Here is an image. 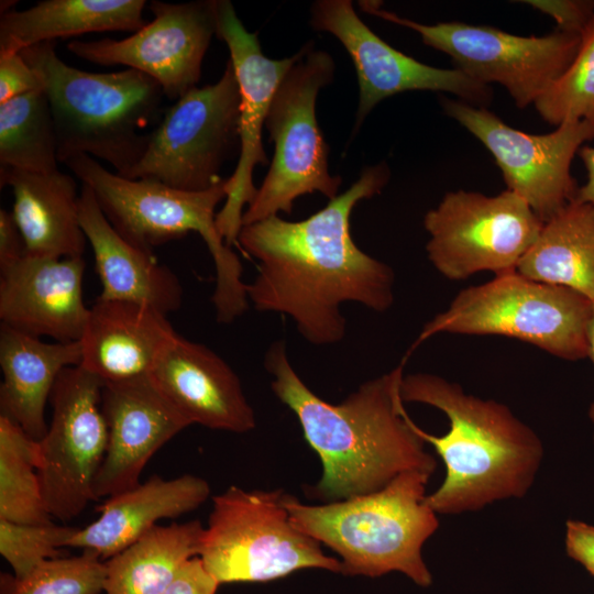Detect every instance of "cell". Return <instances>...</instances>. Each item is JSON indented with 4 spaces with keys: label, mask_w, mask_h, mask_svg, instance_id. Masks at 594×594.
I'll return each mask as SVG.
<instances>
[{
    "label": "cell",
    "mask_w": 594,
    "mask_h": 594,
    "mask_svg": "<svg viewBox=\"0 0 594 594\" xmlns=\"http://www.w3.org/2000/svg\"><path fill=\"white\" fill-rule=\"evenodd\" d=\"M84 257L24 254L0 270L1 323L55 342L81 340L89 316L84 301Z\"/></svg>",
    "instance_id": "d6986e66"
},
{
    "label": "cell",
    "mask_w": 594,
    "mask_h": 594,
    "mask_svg": "<svg viewBox=\"0 0 594 594\" xmlns=\"http://www.w3.org/2000/svg\"><path fill=\"white\" fill-rule=\"evenodd\" d=\"M217 0L151 1L154 19L122 40H74L67 50L102 66L123 65L153 78L176 101L197 87L201 65L217 31Z\"/></svg>",
    "instance_id": "9a60e30c"
},
{
    "label": "cell",
    "mask_w": 594,
    "mask_h": 594,
    "mask_svg": "<svg viewBox=\"0 0 594 594\" xmlns=\"http://www.w3.org/2000/svg\"><path fill=\"white\" fill-rule=\"evenodd\" d=\"M105 382L80 365L68 366L52 391V419L40 440L38 476L47 512L69 521L94 497V483L108 446L101 409Z\"/></svg>",
    "instance_id": "4fadbf2b"
},
{
    "label": "cell",
    "mask_w": 594,
    "mask_h": 594,
    "mask_svg": "<svg viewBox=\"0 0 594 594\" xmlns=\"http://www.w3.org/2000/svg\"><path fill=\"white\" fill-rule=\"evenodd\" d=\"M380 3L359 1L364 12L417 32L426 45L448 54L469 77L504 86L519 108L534 103L566 69L581 43V34L560 30L519 36L458 21L422 24L383 10Z\"/></svg>",
    "instance_id": "30bf717a"
},
{
    "label": "cell",
    "mask_w": 594,
    "mask_h": 594,
    "mask_svg": "<svg viewBox=\"0 0 594 594\" xmlns=\"http://www.w3.org/2000/svg\"><path fill=\"white\" fill-rule=\"evenodd\" d=\"M516 272L574 289L594 301V206L573 200L543 222Z\"/></svg>",
    "instance_id": "4316f807"
},
{
    "label": "cell",
    "mask_w": 594,
    "mask_h": 594,
    "mask_svg": "<svg viewBox=\"0 0 594 594\" xmlns=\"http://www.w3.org/2000/svg\"><path fill=\"white\" fill-rule=\"evenodd\" d=\"M310 12L311 26L337 37L353 62L359 84L354 131L377 103L406 91L451 92L482 108L492 101L488 85L455 67L422 64L387 44L359 18L350 0H318Z\"/></svg>",
    "instance_id": "2e32d148"
},
{
    "label": "cell",
    "mask_w": 594,
    "mask_h": 594,
    "mask_svg": "<svg viewBox=\"0 0 594 594\" xmlns=\"http://www.w3.org/2000/svg\"><path fill=\"white\" fill-rule=\"evenodd\" d=\"M25 254L23 238L11 212L0 209V270L10 266Z\"/></svg>",
    "instance_id": "74e56055"
},
{
    "label": "cell",
    "mask_w": 594,
    "mask_h": 594,
    "mask_svg": "<svg viewBox=\"0 0 594 594\" xmlns=\"http://www.w3.org/2000/svg\"><path fill=\"white\" fill-rule=\"evenodd\" d=\"M526 3L551 16L558 30L581 34L594 15V1L583 0H525Z\"/></svg>",
    "instance_id": "e575fe53"
},
{
    "label": "cell",
    "mask_w": 594,
    "mask_h": 594,
    "mask_svg": "<svg viewBox=\"0 0 594 594\" xmlns=\"http://www.w3.org/2000/svg\"><path fill=\"white\" fill-rule=\"evenodd\" d=\"M239 118V86L229 59L217 82L193 88L165 110L129 178L186 191L209 189L223 179L220 169L240 145Z\"/></svg>",
    "instance_id": "8fae6325"
},
{
    "label": "cell",
    "mask_w": 594,
    "mask_h": 594,
    "mask_svg": "<svg viewBox=\"0 0 594 594\" xmlns=\"http://www.w3.org/2000/svg\"><path fill=\"white\" fill-rule=\"evenodd\" d=\"M388 178L385 163L369 166L349 189L305 220L274 216L242 226L238 243L258 263L256 277L246 284L249 302L258 311L290 317L315 345L342 341L344 302L377 312L391 308L394 271L355 244L350 223L358 202L380 194Z\"/></svg>",
    "instance_id": "6da1fadb"
},
{
    "label": "cell",
    "mask_w": 594,
    "mask_h": 594,
    "mask_svg": "<svg viewBox=\"0 0 594 594\" xmlns=\"http://www.w3.org/2000/svg\"><path fill=\"white\" fill-rule=\"evenodd\" d=\"M144 0H44L0 16V53L43 42L107 31L136 32L146 21Z\"/></svg>",
    "instance_id": "484cf974"
},
{
    "label": "cell",
    "mask_w": 594,
    "mask_h": 594,
    "mask_svg": "<svg viewBox=\"0 0 594 594\" xmlns=\"http://www.w3.org/2000/svg\"><path fill=\"white\" fill-rule=\"evenodd\" d=\"M0 185L11 188V215L26 254L84 256L88 241L79 219L80 193L70 175L0 167Z\"/></svg>",
    "instance_id": "cb8c5ba5"
},
{
    "label": "cell",
    "mask_w": 594,
    "mask_h": 594,
    "mask_svg": "<svg viewBox=\"0 0 594 594\" xmlns=\"http://www.w3.org/2000/svg\"><path fill=\"white\" fill-rule=\"evenodd\" d=\"M80 341L45 342L1 323L0 415L19 425L35 440L47 431L45 406L61 372L80 365Z\"/></svg>",
    "instance_id": "d4e9b609"
},
{
    "label": "cell",
    "mask_w": 594,
    "mask_h": 594,
    "mask_svg": "<svg viewBox=\"0 0 594 594\" xmlns=\"http://www.w3.org/2000/svg\"><path fill=\"white\" fill-rule=\"evenodd\" d=\"M209 483L196 475L165 480L153 475L143 483L105 499L99 517L77 529L67 547L109 559L144 536L164 518H176L202 505Z\"/></svg>",
    "instance_id": "603a6c76"
},
{
    "label": "cell",
    "mask_w": 594,
    "mask_h": 594,
    "mask_svg": "<svg viewBox=\"0 0 594 594\" xmlns=\"http://www.w3.org/2000/svg\"><path fill=\"white\" fill-rule=\"evenodd\" d=\"M593 301L579 292L515 272L461 290L447 310L428 321L409 352L438 333L504 336L557 358L588 355Z\"/></svg>",
    "instance_id": "52a82bcc"
},
{
    "label": "cell",
    "mask_w": 594,
    "mask_h": 594,
    "mask_svg": "<svg viewBox=\"0 0 594 594\" xmlns=\"http://www.w3.org/2000/svg\"><path fill=\"white\" fill-rule=\"evenodd\" d=\"M106 562L95 552L44 561L24 578L1 573V594H100Z\"/></svg>",
    "instance_id": "1f68e13d"
},
{
    "label": "cell",
    "mask_w": 594,
    "mask_h": 594,
    "mask_svg": "<svg viewBox=\"0 0 594 594\" xmlns=\"http://www.w3.org/2000/svg\"><path fill=\"white\" fill-rule=\"evenodd\" d=\"M101 409L108 427V446L94 483L95 501L140 484L150 459L190 426L150 374L105 383Z\"/></svg>",
    "instance_id": "ac0fdd59"
},
{
    "label": "cell",
    "mask_w": 594,
    "mask_h": 594,
    "mask_svg": "<svg viewBox=\"0 0 594 594\" xmlns=\"http://www.w3.org/2000/svg\"><path fill=\"white\" fill-rule=\"evenodd\" d=\"M404 403L441 410L449 430L435 436L415 424L419 437L441 458L446 475L426 496L438 515L477 512L499 501L524 497L534 485L544 448L536 431L506 405L468 394L454 382L431 373L403 376Z\"/></svg>",
    "instance_id": "3957f363"
},
{
    "label": "cell",
    "mask_w": 594,
    "mask_h": 594,
    "mask_svg": "<svg viewBox=\"0 0 594 594\" xmlns=\"http://www.w3.org/2000/svg\"><path fill=\"white\" fill-rule=\"evenodd\" d=\"M199 520L156 525L106 562V594H162L180 568L199 556Z\"/></svg>",
    "instance_id": "83f0119b"
},
{
    "label": "cell",
    "mask_w": 594,
    "mask_h": 594,
    "mask_svg": "<svg viewBox=\"0 0 594 594\" xmlns=\"http://www.w3.org/2000/svg\"><path fill=\"white\" fill-rule=\"evenodd\" d=\"M284 496L231 485L212 498L198 557L219 584L268 582L310 568L341 573L340 560L293 524Z\"/></svg>",
    "instance_id": "ba28073f"
},
{
    "label": "cell",
    "mask_w": 594,
    "mask_h": 594,
    "mask_svg": "<svg viewBox=\"0 0 594 594\" xmlns=\"http://www.w3.org/2000/svg\"><path fill=\"white\" fill-rule=\"evenodd\" d=\"M431 474L404 472L377 492L320 505L285 493L293 524L340 557L341 573L381 576L399 572L421 587L432 584L422 548L439 519L426 503Z\"/></svg>",
    "instance_id": "5b68a950"
},
{
    "label": "cell",
    "mask_w": 594,
    "mask_h": 594,
    "mask_svg": "<svg viewBox=\"0 0 594 594\" xmlns=\"http://www.w3.org/2000/svg\"><path fill=\"white\" fill-rule=\"evenodd\" d=\"M566 554L594 578V526L569 519L565 524Z\"/></svg>",
    "instance_id": "8d00e7d4"
},
{
    "label": "cell",
    "mask_w": 594,
    "mask_h": 594,
    "mask_svg": "<svg viewBox=\"0 0 594 594\" xmlns=\"http://www.w3.org/2000/svg\"><path fill=\"white\" fill-rule=\"evenodd\" d=\"M64 164L88 186L114 230L134 246L154 248L197 232L216 267L212 304L217 321L233 322L249 308L242 264L221 237L216 209L227 198V178L201 191H186L154 179H130L108 170L88 155Z\"/></svg>",
    "instance_id": "8992f818"
},
{
    "label": "cell",
    "mask_w": 594,
    "mask_h": 594,
    "mask_svg": "<svg viewBox=\"0 0 594 594\" xmlns=\"http://www.w3.org/2000/svg\"><path fill=\"white\" fill-rule=\"evenodd\" d=\"M58 164L54 120L44 89L0 103V167L51 173Z\"/></svg>",
    "instance_id": "f1b7e54d"
},
{
    "label": "cell",
    "mask_w": 594,
    "mask_h": 594,
    "mask_svg": "<svg viewBox=\"0 0 594 594\" xmlns=\"http://www.w3.org/2000/svg\"><path fill=\"white\" fill-rule=\"evenodd\" d=\"M579 155L586 168V183L578 188L575 201L594 206V146L583 145Z\"/></svg>",
    "instance_id": "f35d334b"
},
{
    "label": "cell",
    "mask_w": 594,
    "mask_h": 594,
    "mask_svg": "<svg viewBox=\"0 0 594 594\" xmlns=\"http://www.w3.org/2000/svg\"><path fill=\"white\" fill-rule=\"evenodd\" d=\"M543 222L518 195L457 190L444 195L424 218L427 255L451 280L479 272H515L536 242Z\"/></svg>",
    "instance_id": "7c38bea8"
},
{
    "label": "cell",
    "mask_w": 594,
    "mask_h": 594,
    "mask_svg": "<svg viewBox=\"0 0 594 594\" xmlns=\"http://www.w3.org/2000/svg\"><path fill=\"white\" fill-rule=\"evenodd\" d=\"M40 441L0 415V519L43 525L52 521L38 468Z\"/></svg>",
    "instance_id": "f546056e"
},
{
    "label": "cell",
    "mask_w": 594,
    "mask_h": 594,
    "mask_svg": "<svg viewBox=\"0 0 594 594\" xmlns=\"http://www.w3.org/2000/svg\"><path fill=\"white\" fill-rule=\"evenodd\" d=\"M404 362L331 404L301 381L283 340L270 345L264 366L273 376L271 388L296 415L322 464L320 480L306 486L311 498L330 503L377 492L404 472L433 474L437 461L399 394Z\"/></svg>",
    "instance_id": "7a4b0ae2"
},
{
    "label": "cell",
    "mask_w": 594,
    "mask_h": 594,
    "mask_svg": "<svg viewBox=\"0 0 594 594\" xmlns=\"http://www.w3.org/2000/svg\"><path fill=\"white\" fill-rule=\"evenodd\" d=\"M43 89L42 77L21 53H0V103Z\"/></svg>",
    "instance_id": "836d02e7"
},
{
    "label": "cell",
    "mask_w": 594,
    "mask_h": 594,
    "mask_svg": "<svg viewBox=\"0 0 594 594\" xmlns=\"http://www.w3.org/2000/svg\"><path fill=\"white\" fill-rule=\"evenodd\" d=\"M334 62L308 43L304 55L288 70L272 100L265 121L275 144L270 169L242 216V226L279 212L292 213L296 199L320 193L338 196L342 179L328 167L329 146L319 129L316 102L334 75Z\"/></svg>",
    "instance_id": "9c48e42d"
},
{
    "label": "cell",
    "mask_w": 594,
    "mask_h": 594,
    "mask_svg": "<svg viewBox=\"0 0 594 594\" xmlns=\"http://www.w3.org/2000/svg\"><path fill=\"white\" fill-rule=\"evenodd\" d=\"M42 77L53 114L58 162L88 155L129 178L161 121L165 95L150 76L127 68L91 73L63 62L55 42L22 50Z\"/></svg>",
    "instance_id": "277c9868"
},
{
    "label": "cell",
    "mask_w": 594,
    "mask_h": 594,
    "mask_svg": "<svg viewBox=\"0 0 594 594\" xmlns=\"http://www.w3.org/2000/svg\"><path fill=\"white\" fill-rule=\"evenodd\" d=\"M219 582L206 570L201 559L188 560L162 594H216Z\"/></svg>",
    "instance_id": "d590c367"
},
{
    "label": "cell",
    "mask_w": 594,
    "mask_h": 594,
    "mask_svg": "<svg viewBox=\"0 0 594 594\" xmlns=\"http://www.w3.org/2000/svg\"><path fill=\"white\" fill-rule=\"evenodd\" d=\"M177 336L166 315L154 308L97 299L80 340V366L105 383L146 375Z\"/></svg>",
    "instance_id": "44dd1931"
},
{
    "label": "cell",
    "mask_w": 594,
    "mask_h": 594,
    "mask_svg": "<svg viewBox=\"0 0 594 594\" xmlns=\"http://www.w3.org/2000/svg\"><path fill=\"white\" fill-rule=\"evenodd\" d=\"M534 105L550 124L594 123V15L581 32L580 47L571 64Z\"/></svg>",
    "instance_id": "4dcf8cb0"
},
{
    "label": "cell",
    "mask_w": 594,
    "mask_h": 594,
    "mask_svg": "<svg viewBox=\"0 0 594 594\" xmlns=\"http://www.w3.org/2000/svg\"><path fill=\"white\" fill-rule=\"evenodd\" d=\"M79 219L102 287L97 299L138 302L164 315L180 308L184 292L176 274L152 252L123 239L86 185L80 190Z\"/></svg>",
    "instance_id": "7402d4cb"
},
{
    "label": "cell",
    "mask_w": 594,
    "mask_h": 594,
    "mask_svg": "<svg viewBox=\"0 0 594 594\" xmlns=\"http://www.w3.org/2000/svg\"><path fill=\"white\" fill-rule=\"evenodd\" d=\"M587 340H588L587 358H590L594 363V301H593V315H592L590 327H588ZM588 417L594 424V403H592V405L588 408Z\"/></svg>",
    "instance_id": "ab89813d"
},
{
    "label": "cell",
    "mask_w": 594,
    "mask_h": 594,
    "mask_svg": "<svg viewBox=\"0 0 594 594\" xmlns=\"http://www.w3.org/2000/svg\"><path fill=\"white\" fill-rule=\"evenodd\" d=\"M78 527L19 524L0 519V553L18 579L46 560L58 558Z\"/></svg>",
    "instance_id": "d6a6232c"
},
{
    "label": "cell",
    "mask_w": 594,
    "mask_h": 594,
    "mask_svg": "<svg viewBox=\"0 0 594 594\" xmlns=\"http://www.w3.org/2000/svg\"><path fill=\"white\" fill-rule=\"evenodd\" d=\"M150 375L190 425L237 433L255 428L238 375L208 346L178 334Z\"/></svg>",
    "instance_id": "ffe728a7"
},
{
    "label": "cell",
    "mask_w": 594,
    "mask_h": 594,
    "mask_svg": "<svg viewBox=\"0 0 594 594\" xmlns=\"http://www.w3.org/2000/svg\"><path fill=\"white\" fill-rule=\"evenodd\" d=\"M216 19V35L228 46L240 94L239 160L227 178L226 202L216 216L217 228L231 246L238 243L243 209L257 191L253 183L254 168L268 163L262 130L272 100L288 70L304 55L307 44L290 57L272 59L264 55L257 33L245 29L231 1L217 0Z\"/></svg>",
    "instance_id": "e0dca14e"
},
{
    "label": "cell",
    "mask_w": 594,
    "mask_h": 594,
    "mask_svg": "<svg viewBox=\"0 0 594 594\" xmlns=\"http://www.w3.org/2000/svg\"><path fill=\"white\" fill-rule=\"evenodd\" d=\"M444 112L479 139L502 170L507 190L521 197L546 222L575 199L574 155L594 139V123L566 121L547 134H529L504 123L486 108L441 98Z\"/></svg>",
    "instance_id": "5bb4252c"
}]
</instances>
